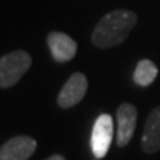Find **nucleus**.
<instances>
[{
  "label": "nucleus",
  "mask_w": 160,
  "mask_h": 160,
  "mask_svg": "<svg viewBox=\"0 0 160 160\" xmlns=\"http://www.w3.org/2000/svg\"><path fill=\"white\" fill-rule=\"evenodd\" d=\"M138 17L129 9H116L104 15L92 31V43L97 48L107 49L123 43L133 27Z\"/></svg>",
  "instance_id": "f257e3e1"
},
{
  "label": "nucleus",
  "mask_w": 160,
  "mask_h": 160,
  "mask_svg": "<svg viewBox=\"0 0 160 160\" xmlns=\"http://www.w3.org/2000/svg\"><path fill=\"white\" fill-rule=\"evenodd\" d=\"M31 57L25 51H13L0 58V86L3 89L12 88L21 80L31 67Z\"/></svg>",
  "instance_id": "f03ea898"
},
{
  "label": "nucleus",
  "mask_w": 160,
  "mask_h": 160,
  "mask_svg": "<svg viewBox=\"0 0 160 160\" xmlns=\"http://www.w3.org/2000/svg\"><path fill=\"white\" fill-rule=\"evenodd\" d=\"M114 123L110 114H101L93 123L91 135V148L97 159H102L108 153V148L113 141Z\"/></svg>",
  "instance_id": "7ed1b4c3"
},
{
  "label": "nucleus",
  "mask_w": 160,
  "mask_h": 160,
  "mask_svg": "<svg viewBox=\"0 0 160 160\" xmlns=\"http://www.w3.org/2000/svg\"><path fill=\"white\" fill-rule=\"evenodd\" d=\"M137 107L132 105L131 102L120 104L116 113V120H117V133H116V144L117 147H126L131 142L133 132L137 128Z\"/></svg>",
  "instance_id": "20e7f679"
},
{
  "label": "nucleus",
  "mask_w": 160,
  "mask_h": 160,
  "mask_svg": "<svg viewBox=\"0 0 160 160\" xmlns=\"http://www.w3.org/2000/svg\"><path fill=\"white\" fill-rule=\"evenodd\" d=\"M88 91V79L83 73H74L65 82L57 98V102L61 108H71L79 104Z\"/></svg>",
  "instance_id": "39448f33"
},
{
  "label": "nucleus",
  "mask_w": 160,
  "mask_h": 160,
  "mask_svg": "<svg viewBox=\"0 0 160 160\" xmlns=\"http://www.w3.org/2000/svg\"><path fill=\"white\" fill-rule=\"evenodd\" d=\"M37 142L34 138L18 135L8 139L0 148V160H28L34 154Z\"/></svg>",
  "instance_id": "423d86ee"
},
{
  "label": "nucleus",
  "mask_w": 160,
  "mask_h": 160,
  "mask_svg": "<svg viewBox=\"0 0 160 160\" xmlns=\"http://www.w3.org/2000/svg\"><path fill=\"white\" fill-rule=\"evenodd\" d=\"M48 46L53 59L58 62H67L77 53V43L61 31H52L48 34Z\"/></svg>",
  "instance_id": "0eeeda50"
},
{
  "label": "nucleus",
  "mask_w": 160,
  "mask_h": 160,
  "mask_svg": "<svg viewBox=\"0 0 160 160\" xmlns=\"http://www.w3.org/2000/svg\"><path fill=\"white\" fill-rule=\"evenodd\" d=\"M141 147L145 153H157L160 150V105L154 107L144 126Z\"/></svg>",
  "instance_id": "6e6552de"
},
{
  "label": "nucleus",
  "mask_w": 160,
  "mask_h": 160,
  "mask_svg": "<svg viewBox=\"0 0 160 160\" xmlns=\"http://www.w3.org/2000/svg\"><path fill=\"white\" fill-rule=\"evenodd\" d=\"M159 70L156 67V64L150 59H141L137 64V68L133 71V80L138 86H150L157 77Z\"/></svg>",
  "instance_id": "1a4fd4ad"
},
{
  "label": "nucleus",
  "mask_w": 160,
  "mask_h": 160,
  "mask_svg": "<svg viewBox=\"0 0 160 160\" xmlns=\"http://www.w3.org/2000/svg\"><path fill=\"white\" fill-rule=\"evenodd\" d=\"M46 160H65V157L61 154H52L51 157H48Z\"/></svg>",
  "instance_id": "9d476101"
}]
</instances>
